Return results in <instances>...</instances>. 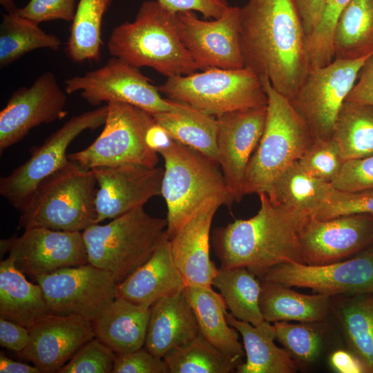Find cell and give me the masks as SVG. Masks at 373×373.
I'll return each mask as SVG.
<instances>
[{
    "instance_id": "1",
    "label": "cell",
    "mask_w": 373,
    "mask_h": 373,
    "mask_svg": "<svg viewBox=\"0 0 373 373\" xmlns=\"http://www.w3.org/2000/svg\"><path fill=\"white\" fill-rule=\"evenodd\" d=\"M240 44L244 67L290 100L310 70L294 0H249L240 8Z\"/></svg>"
},
{
    "instance_id": "2",
    "label": "cell",
    "mask_w": 373,
    "mask_h": 373,
    "mask_svg": "<svg viewBox=\"0 0 373 373\" xmlns=\"http://www.w3.org/2000/svg\"><path fill=\"white\" fill-rule=\"evenodd\" d=\"M253 217L216 228L211 243L221 267H245L260 278L280 263L305 264L298 234L310 213L271 202L265 193Z\"/></svg>"
},
{
    "instance_id": "3",
    "label": "cell",
    "mask_w": 373,
    "mask_h": 373,
    "mask_svg": "<svg viewBox=\"0 0 373 373\" xmlns=\"http://www.w3.org/2000/svg\"><path fill=\"white\" fill-rule=\"evenodd\" d=\"M107 49L112 57L137 68H151L166 77L200 70L180 39L176 13L155 0L143 2L133 21L113 29Z\"/></svg>"
},
{
    "instance_id": "4",
    "label": "cell",
    "mask_w": 373,
    "mask_h": 373,
    "mask_svg": "<svg viewBox=\"0 0 373 373\" xmlns=\"http://www.w3.org/2000/svg\"><path fill=\"white\" fill-rule=\"evenodd\" d=\"M158 153L164 161L161 195L169 238L208 200L227 207L234 202L216 161L174 140Z\"/></svg>"
},
{
    "instance_id": "5",
    "label": "cell",
    "mask_w": 373,
    "mask_h": 373,
    "mask_svg": "<svg viewBox=\"0 0 373 373\" xmlns=\"http://www.w3.org/2000/svg\"><path fill=\"white\" fill-rule=\"evenodd\" d=\"M97 184L93 169L69 160L39 184L19 211V227L82 232L96 224Z\"/></svg>"
},
{
    "instance_id": "6",
    "label": "cell",
    "mask_w": 373,
    "mask_h": 373,
    "mask_svg": "<svg viewBox=\"0 0 373 373\" xmlns=\"http://www.w3.org/2000/svg\"><path fill=\"white\" fill-rule=\"evenodd\" d=\"M267 95L265 128L247 167L243 194L269 195L279 175L298 161L314 139L289 99L261 79Z\"/></svg>"
},
{
    "instance_id": "7",
    "label": "cell",
    "mask_w": 373,
    "mask_h": 373,
    "mask_svg": "<svg viewBox=\"0 0 373 373\" xmlns=\"http://www.w3.org/2000/svg\"><path fill=\"white\" fill-rule=\"evenodd\" d=\"M166 227V218L153 217L143 207L106 224H93L82 232L88 263L111 272L119 284L149 260Z\"/></svg>"
},
{
    "instance_id": "8",
    "label": "cell",
    "mask_w": 373,
    "mask_h": 373,
    "mask_svg": "<svg viewBox=\"0 0 373 373\" xmlns=\"http://www.w3.org/2000/svg\"><path fill=\"white\" fill-rule=\"evenodd\" d=\"M157 89L169 99L214 117L267 104V95L261 80L245 67L213 68L201 73L167 77Z\"/></svg>"
},
{
    "instance_id": "9",
    "label": "cell",
    "mask_w": 373,
    "mask_h": 373,
    "mask_svg": "<svg viewBox=\"0 0 373 373\" xmlns=\"http://www.w3.org/2000/svg\"><path fill=\"white\" fill-rule=\"evenodd\" d=\"M107 106L102 133L86 149L68 154V160L86 169L127 163L157 166V153L146 140L152 115L122 102L111 101Z\"/></svg>"
},
{
    "instance_id": "10",
    "label": "cell",
    "mask_w": 373,
    "mask_h": 373,
    "mask_svg": "<svg viewBox=\"0 0 373 373\" xmlns=\"http://www.w3.org/2000/svg\"><path fill=\"white\" fill-rule=\"evenodd\" d=\"M107 104L71 117L50 135L44 143L30 149V157L11 173L0 178V194L13 207L21 211L39 184L69 161L66 154L70 143L86 130L104 125Z\"/></svg>"
},
{
    "instance_id": "11",
    "label": "cell",
    "mask_w": 373,
    "mask_h": 373,
    "mask_svg": "<svg viewBox=\"0 0 373 373\" xmlns=\"http://www.w3.org/2000/svg\"><path fill=\"white\" fill-rule=\"evenodd\" d=\"M369 57L334 59L327 65L310 69L289 100L314 140L332 138L338 113Z\"/></svg>"
},
{
    "instance_id": "12",
    "label": "cell",
    "mask_w": 373,
    "mask_h": 373,
    "mask_svg": "<svg viewBox=\"0 0 373 373\" xmlns=\"http://www.w3.org/2000/svg\"><path fill=\"white\" fill-rule=\"evenodd\" d=\"M64 84L66 93L79 91L92 106L117 101L153 114L175 111L180 104L164 98L139 68L115 57L102 67L68 79Z\"/></svg>"
},
{
    "instance_id": "13",
    "label": "cell",
    "mask_w": 373,
    "mask_h": 373,
    "mask_svg": "<svg viewBox=\"0 0 373 373\" xmlns=\"http://www.w3.org/2000/svg\"><path fill=\"white\" fill-rule=\"evenodd\" d=\"M51 314L93 321L118 296L112 274L90 263L59 269L37 277Z\"/></svg>"
},
{
    "instance_id": "14",
    "label": "cell",
    "mask_w": 373,
    "mask_h": 373,
    "mask_svg": "<svg viewBox=\"0 0 373 373\" xmlns=\"http://www.w3.org/2000/svg\"><path fill=\"white\" fill-rule=\"evenodd\" d=\"M329 296L373 294V245L352 258L321 265L289 262L268 269L260 278Z\"/></svg>"
},
{
    "instance_id": "15",
    "label": "cell",
    "mask_w": 373,
    "mask_h": 373,
    "mask_svg": "<svg viewBox=\"0 0 373 373\" xmlns=\"http://www.w3.org/2000/svg\"><path fill=\"white\" fill-rule=\"evenodd\" d=\"M240 8L229 6L212 20L199 19L193 11L176 13L180 39L200 70L244 68L240 44Z\"/></svg>"
},
{
    "instance_id": "16",
    "label": "cell",
    "mask_w": 373,
    "mask_h": 373,
    "mask_svg": "<svg viewBox=\"0 0 373 373\" xmlns=\"http://www.w3.org/2000/svg\"><path fill=\"white\" fill-rule=\"evenodd\" d=\"M66 93L50 71L40 75L30 87L14 91L0 112V153L22 140L32 128L64 117Z\"/></svg>"
},
{
    "instance_id": "17",
    "label": "cell",
    "mask_w": 373,
    "mask_h": 373,
    "mask_svg": "<svg viewBox=\"0 0 373 373\" xmlns=\"http://www.w3.org/2000/svg\"><path fill=\"white\" fill-rule=\"evenodd\" d=\"M298 238L307 265L346 260L373 245V215L354 214L328 220L310 216Z\"/></svg>"
},
{
    "instance_id": "18",
    "label": "cell",
    "mask_w": 373,
    "mask_h": 373,
    "mask_svg": "<svg viewBox=\"0 0 373 373\" xmlns=\"http://www.w3.org/2000/svg\"><path fill=\"white\" fill-rule=\"evenodd\" d=\"M216 117L218 162L234 202H240L245 196L243 186L249 161L265 128L267 106Z\"/></svg>"
},
{
    "instance_id": "19",
    "label": "cell",
    "mask_w": 373,
    "mask_h": 373,
    "mask_svg": "<svg viewBox=\"0 0 373 373\" xmlns=\"http://www.w3.org/2000/svg\"><path fill=\"white\" fill-rule=\"evenodd\" d=\"M6 239L9 256L26 276L37 277L59 269L88 263L82 233L44 227L24 229Z\"/></svg>"
},
{
    "instance_id": "20",
    "label": "cell",
    "mask_w": 373,
    "mask_h": 373,
    "mask_svg": "<svg viewBox=\"0 0 373 373\" xmlns=\"http://www.w3.org/2000/svg\"><path fill=\"white\" fill-rule=\"evenodd\" d=\"M98 189L96 224L114 219L161 195L164 168L121 164L93 169Z\"/></svg>"
},
{
    "instance_id": "21",
    "label": "cell",
    "mask_w": 373,
    "mask_h": 373,
    "mask_svg": "<svg viewBox=\"0 0 373 373\" xmlns=\"http://www.w3.org/2000/svg\"><path fill=\"white\" fill-rule=\"evenodd\" d=\"M30 340L19 354L41 373L58 372L88 341L95 337L91 321L48 314L29 327Z\"/></svg>"
},
{
    "instance_id": "22",
    "label": "cell",
    "mask_w": 373,
    "mask_h": 373,
    "mask_svg": "<svg viewBox=\"0 0 373 373\" xmlns=\"http://www.w3.org/2000/svg\"><path fill=\"white\" fill-rule=\"evenodd\" d=\"M222 203L206 202L170 239L171 254L186 286L211 287L218 268L211 260L210 229Z\"/></svg>"
},
{
    "instance_id": "23",
    "label": "cell",
    "mask_w": 373,
    "mask_h": 373,
    "mask_svg": "<svg viewBox=\"0 0 373 373\" xmlns=\"http://www.w3.org/2000/svg\"><path fill=\"white\" fill-rule=\"evenodd\" d=\"M186 287L165 232L149 260L118 284L117 291L118 296L151 307L159 299L182 292Z\"/></svg>"
},
{
    "instance_id": "24",
    "label": "cell",
    "mask_w": 373,
    "mask_h": 373,
    "mask_svg": "<svg viewBox=\"0 0 373 373\" xmlns=\"http://www.w3.org/2000/svg\"><path fill=\"white\" fill-rule=\"evenodd\" d=\"M193 311L184 294L163 297L151 307L144 347L163 358L199 334Z\"/></svg>"
},
{
    "instance_id": "25",
    "label": "cell",
    "mask_w": 373,
    "mask_h": 373,
    "mask_svg": "<svg viewBox=\"0 0 373 373\" xmlns=\"http://www.w3.org/2000/svg\"><path fill=\"white\" fill-rule=\"evenodd\" d=\"M151 307L120 296L111 301L92 321L95 337L116 354L144 347Z\"/></svg>"
},
{
    "instance_id": "26",
    "label": "cell",
    "mask_w": 373,
    "mask_h": 373,
    "mask_svg": "<svg viewBox=\"0 0 373 373\" xmlns=\"http://www.w3.org/2000/svg\"><path fill=\"white\" fill-rule=\"evenodd\" d=\"M226 318L230 326L242 336L246 361L240 363L238 373H294L297 364L285 349L275 343L276 334L274 325L265 321L253 325L235 318L227 312Z\"/></svg>"
},
{
    "instance_id": "27",
    "label": "cell",
    "mask_w": 373,
    "mask_h": 373,
    "mask_svg": "<svg viewBox=\"0 0 373 373\" xmlns=\"http://www.w3.org/2000/svg\"><path fill=\"white\" fill-rule=\"evenodd\" d=\"M40 285L28 281L8 256L0 262V318L28 328L50 314Z\"/></svg>"
},
{
    "instance_id": "28",
    "label": "cell",
    "mask_w": 373,
    "mask_h": 373,
    "mask_svg": "<svg viewBox=\"0 0 373 373\" xmlns=\"http://www.w3.org/2000/svg\"><path fill=\"white\" fill-rule=\"evenodd\" d=\"M260 307L265 321L269 323H315L326 318L332 305L329 296L303 294L280 283L261 280Z\"/></svg>"
},
{
    "instance_id": "29",
    "label": "cell",
    "mask_w": 373,
    "mask_h": 373,
    "mask_svg": "<svg viewBox=\"0 0 373 373\" xmlns=\"http://www.w3.org/2000/svg\"><path fill=\"white\" fill-rule=\"evenodd\" d=\"M184 294L195 316L200 334L224 354L241 361L245 350L237 330L226 318L227 305L212 287L186 286Z\"/></svg>"
},
{
    "instance_id": "30",
    "label": "cell",
    "mask_w": 373,
    "mask_h": 373,
    "mask_svg": "<svg viewBox=\"0 0 373 373\" xmlns=\"http://www.w3.org/2000/svg\"><path fill=\"white\" fill-rule=\"evenodd\" d=\"M335 308L349 351L373 373V294L345 295Z\"/></svg>"
},
{
    "instance_id": "31",
    "label": "cell",
    "mask_w": 373,
    "mask_h": 373,
    "mask_svg": "<svg viewBox=\"0 0 373 373\" xmlns=\"http://www.w3.org/2000/svg\"><path fill=\"white\" fill-rule=\"evenodd\" d=\"M151 115L174 141L218 162L216 117L182 103L175 111Z\"/></svg>"
},
{
    "instance_id": "32",
    "label": "cell",
    "mask_w": 373,
    "mask_h": 373,
    "mask_svg": "<svg viewBox=\"0 0 373 373\" xmlns=\"http://www.w3.org/2000/svg\"><path fill=\"white\" fill-rule=\"evenodd\" d=\"M334 59L373 54V0H351L341 14L333 37Z\"/></svg>"
},
{
    "instance_id": "33",
    "label": "cell",
    "mask_w": 373,
    "mask_h": 373,
    "mask_svg": "<svg viewBox=\"0 0 373 373\" xmlns=\"http://www.w3.org/2000/svg\"><path fill=\"white\" fill-rule=\"evenodd\" d=\"M231 314L237 319L258 325L265 321L260 307L261 280L245 267H221L212 280Z\"/></svg>"
},
{
    "instance_id": "34",
    "label": "cell",
    "mask_w": 373,
    "mask_h": 373,
    "mask_svg": "<svg viewBox=\"0 0 373 373\" xmlns=\"http://www.w3.org/2000/svg\"><path fill=\"white\" fill-rule=\"evenodd\" d=\"M332 189L330 182L312 175L296 161L279 175L268 198L275 204L312 215Z\"/></svg>"
},
{
    "instance_id": "35",
    "label": "cell",
    "mask_w": 373,
    "mask_h": 373,
    "mask_svg": "<svg viewBox=\"0 0 373 373\" xmlns=\"http://www.w3.org/2000/svg\"><path fill=\"white\" fill-rule=\"evenodd\" d=\"M332 139L344 160L373 155V106L345 101L336 118Z\"/></svg>"
},
{
    "instance_id": "36",
    "label": "cell",
    "mask_w": 373,
    "mask_h": 373,
    "mask_svg": "<svg viewBox=\"0 0 373 373\" xmlns=\"http://www.w3.org/2000/svg\"><path fill=\"white\" fill-rule=\"evenodd\" d=\"M0 25V67L4 68L24 55L39 48L57 50L61 40L48 34L39 24L16 12L2 15Z\"/></svg>"
},
{
    "instance_id": "37",
    "label": "cell",
    "mask_w": 373,
    "mask_h": 373,
    "mask_svg": "<svg viewBox=\"0 0 373 373\" xmlns=\"http://www.w3.org/2000/svg\"><path fill=\"white\" fill-rule=\"evenodd\" d=\"M112 1H79L66 46L67 53L74 62L99 59L103 44L102 20Z\"/></svg>"
},
{
    "instance_id": "38",
    "label": "cell",
    "mask_w": 373,
    "mask_h": 373,
    "mask_svg": "<svg viewBox=\"0 0 373 373\" xmlns=\"http://www.w3.org/2000/svg\"><path fill=\"white\" fill-rule=\"evenodd\" d=\"M163 358L169 373H229L242 363L222 352L200 333Z\"/></svg>"
},
{
    "instance_id": "39",
    "label": "cell",
    "mask_w": 373,
    "mask_h": 373,
    "mask_svg": "<svg viewBox=\"0 0 373 373\" xmlns=\"http://www.w3.org/2000/svg\"><path fill=\"white\" fill-rule=\"evenodd\" d=\"M351 0H327L321 20L307 37L310 69L327 65L334 60L333 37L338 18Z\"/></svg>"
},
{
    "instance_id": "40",
    "label": "cell",
    "mask_w": 373,
    "mask_h": 373,
    "mask_svg": "<svg viewBox=\"0 0 373 373\" xmlns=\"http://www.w3.org/2000/svg\"><path fill=\"white\" fill-rule=\"evenodd\" d=\"M274 327L276 338L291 356L303 362H312L318 357L321 338L314 328L287 321L275 322Z\"/></svg>"
},
{
    "instance_id": "41",
    "label": "cell",
    "mask_w": 373,
    "mask_h": 373,
    "mask_svg": "<svg viewBox=\"0 0 373 373\" xmlns=\"http://www.w3.org/2000/svg\"><path fill=\"white\" fill-rule=\"evenodd\" d=\"M298 161L312 175L331 183L345 160L338 145L331 138L314 140Z\"/></svg>"
},
{
    "instance_id": "42",
    "label": "cell",
    "mask_w": 373,
    "mask_h": 373,
    "mask_svg": "<svg viewBox=\"0 0 373 373\" xmlns=\"http://www.w3.org/2000/svg\"><path fill=\"white\" fill-rule=\"evenodd\" d=\"M363 213L373 215V189L348 192L333 187L325 202L311 216L319 220H328Z\"/></svg>"
},
{
    "instance_id": "43",
    "label": "cell",
    "mask_w": 373,
    "mask_h": 373,
    "mask_svg": "<svg viewBox=\"0 0 373 373\" xmlns=\"http://www.w3.org/2000/svg\"><path fill=\"white\" fill-rule=\"evenodd\" d=\"M117 354L97 337L86 343L59 373H111Z\"/></svg>"
},
{
    "instance_id": "44",
    "label": "cell",
    "mask_w": 373,
    "mask_h": 373,
    "mask_svg": "<svg viewBox=\"0 0 373 373\" xmlns=\"http://www.w3.org/2000/svg\"><path fill=\"white\" fill-rule=\"evenodd\" d=\"M331 184L348 192L373 189V155L345 160Z\"/></svg>"
},
{
    "instance_id": "45",
    "label": "cell",
    "mask_w": 373,
    "mask_h": 373,
    "mask_svg": "<svg viewBox=\"0 0 373 373\" xmlns=\"http://www.w3.org/2000/svg\"><path fill=\"white\" fill-rule=\"evenodd\" d=\"M75 0H30L18 8L19 15L37 23L53 20L73 21Z\"/></svg>"
},
{
    "instance_id": "46",
    "label": "cell",
    "mask_w": 373,
    "mask_h": 373,
    "mask_svg": "<svg viewBox=\"0 0 373 373\" xmlns=\"http://www.w3.org/2000/svg\"><path fill=\"white\" fill-rule=\"evenodd\" d=\"M113 373H169L168 365L144 347L135 351L117 354Z\"/></svg>"
},
{
    "instance_id": "47",
    "label": "cell",
    "mask_w": 373,
    "mask_h": 373,
    "mask_svg": "<svg viewBox=\"0 0 373 373\" xmlns=\"http://www.w3.org/2000/svg\"><path fill=\"white\" fill-rule=\"evenodd\" d=\"M169 10L177 13L198 12L205 19L220 17L229 6L227 0H155Z\"/></svg>"
},
{
    "instance_id": "48",
    "label": "cell",
    "mask_w": 373,
    "mask_h": 373,
    "mask_svg": "<svg viewBox=\"0 0 373 373\" xmlns=\"http://www.w3.org/2000/svg\"><path fill=\"white\" fill-rule=\"evenodd\" d=\"M345 101L373 106V54L362 66Z\"/></svg>"
},
{
    "instance_id": "49",
    "label": "cell",
    "mask_w": 373,
    "mask_h": 373,
    "mask_svg": "<svg viewBox=\"0 0 373 373\" xmlns=\"http://www.w3.org/2000/svg\"><path fill=\"white\" fill-rule=\"evenodd\" d=\"M30 340L28 328L11 321L0 318V345L18 353L22 352Z\"/></svg>"
},
{
    "instance_id": "50",
    "label": "cell",
    "mask_w": 373,
    "mask_h": 373,
    "mask_svg": "<svg viewBox=\"0 0 373 373\" xmlns=\"http://www.w3.org/2000/svg\"><path fill=\"white\" fill-rule=\"evenodd\" d=\"M327 0H294L307 37L318 24Z\"/></svg>"
},
{
    "instance_id": "51",
    "label": "cell",
    "mask_w": 373,
    "mask_h": 373,
    "mask_svg": "<svg viewBox=\"0 0 373 373\" xmlns=\"http://www.w3.org/2000/svg\"><path fill=\"white\" fill-rule=\"evenodd\" d=\"M331 367L341 373H366L361 361L350 352L337 350L330 356Z\"/></svg>"
},
{
    "instance_id": "52",
    "label": "cell",
    "mask_w": 373,
    "mask_h": 373,
    "mask_svg": "<svg viewBox=\"0 0 373 373\" xmlns=\"http://www.w3.org/2000/svg\"><path fill=\"white\" fill-rule=\"evenodd\" d=\"M146 140L148 146L156 153L169 146L173 140L167 131L153 118L149 126Z\"/></svg>"
},
{
    "instance_id": "53",
    "label": "cell",
    "mask_w": 373,
    "mask_h": 373,
    "mask_svg": "<svg viewBox=\"0 0 373 373\" xmlns=\"http://www.w3.org/2000/svg\"><path fill=\"white\" fill-rule=\"evenodd\" d=\"M0 372L1 373H41L38 367L32 365L13 361L7 357L2 352L0 354Z\"/></svg>"
},
{
    "instance_id": "54",
    "label": "cell",
    "mask_w": 373,
    "mask_h": 373,
    "mask_svg": "<svg viewBox=\"0 0 373 373\" xmlns=\"http://www.w3.org/2000/svg\"><path fill=\"white\" fill-rule=\"evenodd\" d=\"M0 3L8 13L16 12L18 10L13 0H0Z\"/></svg>"
}]
</instances>
